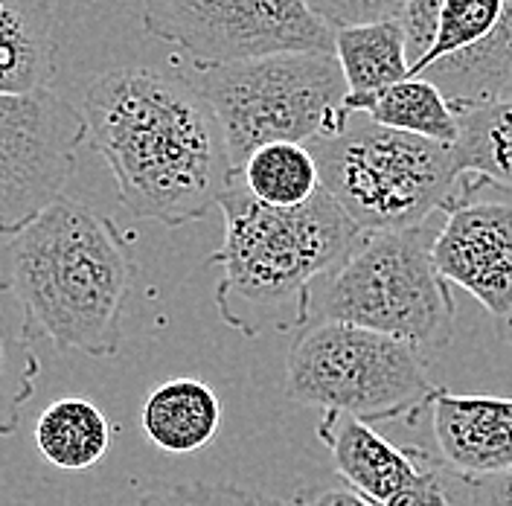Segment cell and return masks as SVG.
I'll list each match as a JSON object with an SVG mask.
<instances>
[{"mask_svg": "<svg viewBox=\"0 0 512 506\" xmlns=\"http://www.w3.org/2000/svg\"><path fill=\"white\" fill-rule=\"evenodd\" d=\"M79 114L134 219L181 227L219 207L233 163L213 108L187 76L155 67L96 73Z\"/></svg>", "mask_w": 512, "mask_h": 506, "instance_id": "cell-1", "label": "cell"}, {"mask_svg": "<svg viewBox=\"0 0 512 506\" xmlns=\"http://www.w3.org/2000/svg\"><path fill=\"white\" fill-rule=\"evenodd\" d=\"M134 280L131 239L114 219L64 195L0 245V291L24 312V341L117 355Z\"/></svg>", "mask_w": 512, "mask_h": 506, "instance_id": "cell-2", "label": "cell"}, {"mask_svg": "<svg viewBox=\"0 0 512 506\" xmlns=\"http://www.w3.org/2000/svg\"><path fill=\"white\" fill-rule=\"evenodd\" d=\"M224 242L210 256L222 265L216 306L222 320L245 338L268 329H303L312 288L358 239V227L320 190L300 207H265L236 175L219 198Z\"/></svg>", "mask_w": 512, "mask_h": 506, "instance_id": "cell-3", "label": "cell"}, {"mask_svg": "<svg viewBox=\"0 0 512 506\" xmlns=\"http://www.w3.org/2000/svg\"><path fill=\"white\" fill-rule=\"evenodd\" d=\"M437 224L440 213L411 230L358 233L312 288L309 323H352L414 347L425 361L443 352L454 332V297L431 259Z\"/></svg>", "mask_w": 512, "mask_h": 506, "instance_id": "cell-4", "label": "cell"}, {"mask_svg": "<svg viewBox=\"0 0 512 506\" xmlns=\"http://www.w3.org/2000/svg\"><path fill=\"white\" fill-rule=\"evenodd\" d=\"M320 190L361 233L411 230L443 213L457 187L451 149L416 134L384 128L364 114L309 143Z\"/></svg>", "mask_w": 512, "mask_h": 506, "instance_id": "cell-5", "label": "cell"}, {"mask_svg": "<svg viewBox=\"0 0 512 506\" xmlns=\"http://www.w3.org/2000/svg\"><path fill=\"white\" fill-rule=\"evenodd\" d=\"M190 85L224 131L233 172L271 143L326 137L347 123V82L335 53H283L254 62L192 67Z\"/></svg>", "mask_w": 512, "mask_h": 506, "instance_id": "cell-6", "label": "cell"}, {"mask_svg": "<svg viewBox=\"0 0 512 506\" xmlns=\"http://www.w3.org/2000/svg\"><path fill=\"white\" fill-rule=\"evenodd\" d=\"M431 393L428 361L414 347L352 323L312 320L288 347L286 396L306 408L350 413L370 425L414 422Z\"/></svg>", "mask_w": 512, "mask_h": 506, "instance_id": "cell-7", "label": "cell"}, {"mask_svg": "<svg viewBox=\"0 0 512 506\" xmlns=\"http://www.w3.org/2000/svg\"><path fill=\"white\" fill-rule=\"evenodd\" d=\"M140 21L192 67L335 53V30L306 0H143Z\"/></svg>", "mask_w": 512, "mask_h": 506, "instance_id": "cell-8", "label": "cell"}, {"mask_svg": "<svg viewBox=\"0 0 512 506\" xmlns=\"http://www.w3.org/2000/svg\"><path fill=\"white\" fill-rule=\"evenodd\" d=\"M85 137L79 108L53 91L0 96V236L62 198Z\"/></svg>", "mask_w": 512, "mask_h": 506, "instance_id": "cell-9", "label": "cell"}, {"mask_svg": "<svg viewBox=\"0 0 512 506\" xmlns=\"http://www.w3.org/2000/svg\"><path fill=\"white\" fill-rule=\"evenodd\" d=\"M431 259L437 274L472 294L512 344V190L460 175L440 213Z\"/></svg>", "mask_w": 512, "mask_h": 506, "instance_id": "cell-10", "label": "cell"}, {"mask_svg": "<svg viewBox=\"0 0 512 506\" xmlns=\"http://www.w3.org/2000/svg\"><path fill=\"white\" fill-rule=\"evenodd\" d=\"M431 428L437 457L466 480L501 475L512 469V399L463 396L434 387Z\"/></svg>", "mask_w": 512, "mask_h": 506, "instance_id": "cell-11", "label": "cell"}, {"mask_svg": "<svg viewBox=\"0 0 512 506\" xmlns=\"http://www.w3.org/2000/svg\"><path fill=\"white\" fill-rule=\"evenodd\" d=\"M318 440L332 454L341 480L373 504H387L425 466L422 448H399L358 416L323 411Z\"/></svg>", "mask_w": 512, "mask_h": 506, "instance_id": "cell-12", "label": "cell"}, {"mask_svg": "<svg viewBox=\"0 0 512 506\" xmlns=\"http://www.w3.org/2000/svg\"><path fill=\"white\" fill-rule=\"evenodd\" d=\"M59 32V0H0V96L50 91Z\"/></svg>", "mask_w": 512, "mask_h": 506, "instance_id": "cell-13", "label": "cell"}, {"mask_svg": "<svg viewBox=\"0 0 512 506\" xmlns=\"http://www.w3.org/2000/svg\"><path fill=\"white\" fill-rule=\"evenodd\" d=\"M140 425L163 454H195L216 440L222 402L201 379H166L146 396Z\"/></svg>", "mask_w": 512, "mask_h": 506, "instance_id": "cell-14", "label": "cell"}, {"mask_svg": "<svg viewBox=\"0 0 512 506\" xmlns=\"http://www.w3.org/2000/svg\"><path fill=\"white\" fill-rule=\"evenodd\" d=\"M419 76L440 88L454 114L512 96V0L483 41L431 64Z\"/></svg>", "mask_w": 512, "mask_h": 506, "instance_id": "cell-15", "label": "cell"}, {"mask_svg": "<svg viewBox=\"0 0 512 506\" xmlns=\"http://www.w3.org/2000/svg\"><path fill=\"white\" fill-rule=\"evenodd\" d=\"M117 425L85 396L50 402L35 422L38 454L64 472L94 469L114 448Z\"/></svg>", "mask_w": 512, "mask_h": 506, "instance_id": "cell-16", "label": "cell"}, {"mask_svg": "<svg viewBox=\"0 0 512 506\" xmlns=\"http://www.w3.org/2000/svg\"><path fill=\"white\" fill-rule=\"evenodd\" d=\"M335 59L341 64L350 99L373 96L408 79V38L399 18L335 30Z\"/></svg>", "mask_w": 512, "mask_h": 506, "instance_id": "cell-17", "label": "cell"}, {"mask_svg": "<svg viewBox=\"0 0 512 506\" xmlns=\"http://www.w3.org/2000/svg\"><path fill=\"white\" fill-rule=\"evenodd\" d=\"M344 108L347 114H364L379 126L402 134H416L448 149L457 140V114L451 111L440 88L422 76H408L373 96H361V99L347 96Z\"/></svg>", "mask_w": 512, "mask_h": 506, "instance_id": "cell-18", "label": "cell"}, {"mask_svg": "<svg viewBox=\"0 0 512 506\" xmlns=\"http://www.w3.org/2000/svg\"><path fill=\"white\" fill-rule=\"evenodd\" d=\"M451 158L457 175H480L512 190V96L457 114Z\"/></svg>", "mask_w": 512, "mask_h": 506, "instance_id": "cell-19", "label": "cell"}, {"mask_svg": "<svg viewBox=\"0 0 512 506\" xmlns=\"http://www.w3.org/2000/svg\"><path fill=\"white\" fill-rule=\"evenodd\" d=\"M233 175L259 204L280 210L300 207L320 192L318 160L303 143L262 146Z\"/></svg>", "mask_w": 512, "mask_h": 506, "instance_id": "cell-20", "label": "cell"}, {"mask_svg": "<svg viewBox=\"0 0 512 506\" xmlns=\"http://www.w3.org/2000/svg\"><path fill=\"white\" fill-rule=\"evenodd\" d=\"M507 0H443L440 21H437V38L422 62L411 67V76H419L431 64L443 62L448 56L475 47L489 32L498 27L504 15Z\"/></svg>", "mask_w": 512, "mask_h": 506, "instance_id": "cell-21", "label": "cell"}, {"mask_svg": "<svg viewBox=\"0 0 512 506\" xmlns=\"http://www.w3.org/2000/svg\"><path fill=\"white\" fill-rule=\"evenodd\" d=\"M41 376V364L32 352L30 341L0 332V437H9L21 411L32 399Z\"/></svg>", "mask_w": 512, "mask_h": 506, "instance_id": "cell-22", "label": "cell"}, {"mask_svg": "<svg viewBox=\"0 0 512 506\" xmlns=\"http://www.w3.org/2000/svg\"><path fill=\"white\" fill-rule=\"evenodd\" d=\"M382 506H472V480L428 454L422 472Z\"/></svg>", "mask_w": 512, "mask_h": 506, "instance_id": "cell-23", "label": "cell"}, {"mask_svg": "<svg viewBox=\"0 0 512 506\" xmlns=\"http://www.w3.org/2000/svg\"><path fill=\"white\" fill-rule=\"evenodd\" d=\"M137 506H297V501H280L268 495H256L239 486L216 483H181L158 492H146Z\"/></svg>", "mask_w": 512, "mask_h": 506, "instance_id": "cell-24", "label": "cell"}, {"mask_svg": "<svg viewBox=\"0 0 512 506\" xmlns=\"http://www.w3.org/2000/svg\"><path fill=\"white\" fill-rule=\"evenodd\" d=\"M332 30L396 18L405 0H306Z\"/></svg>", "mask_w": 512, "mask_h": 506, "instance_id": "cell-25", "label": "cell"}, {"mask_svg": "<svg viewBox=\"0 0 512 506\" xmlns=\"http://www.w3.org/2000/svg\"><path fill=\"white\" fill-rule=\"evenodd\" d=\"M440 9L443 0H405L399 9V24L408 38V59L411 67L425 59V53L431 50L434 38H437V21H440Z\"/></svg>", "mask_w": 512, "mask_h": 506, "instance_id": "cell-26", "label": "cell"}, {"mask_svg": "<svg viewBox=\"0 0 512 506\" xmlns=\"http://www.w3.org/2000/svg\"><path fill=\"white\" fill-rule=\"evenodd\" d=\"M297 506H379L373 501H367L364 495H358L355 489L344 486H318L309 492L297 495Z\"/></svg>", "mask_w": 512, "mask_h": 506, "instance_id": "cell-27", "label": "cell"}, {"mask_svg": "<svg viewBox=\"0 0 512 506\" xmlns=\"http://www.w3.org/2000/svg\"><path fill=\"white\" fill-rule=\"evenodd\" d=\"M472 506H512V469L472 480Z\"/></svg>", "mask_w": 512, "mask_h": 506, "instance_id": "cell-28", "label": "cell"}]
</instances>
